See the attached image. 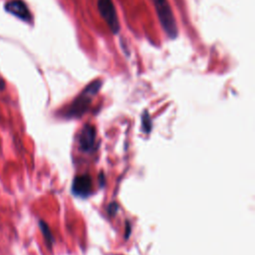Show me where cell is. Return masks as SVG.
Returning a JSON list of instances; mask_svg holds the SVG:
<instances>
[{
    "mask_svg": "<svg viewBox=\"0 0 255 255\" xmlns=\"http://www.w3.org/2000/svg\"><path fill=\"white\" fill-rule=\"evenodd\" d=\"M101 87L102 81L100 80H95L90 83L65 110L63 117L68 119H77L82 117L88 111L93 97L98 94Z\"/></svg>",
    "mask_w": 255,
    "mask_h": 255,
    "instance_id": "cell-1",
    "label": "cell"
},
{
    "mask_svg": "<svg viewBox=\"0 0 255 255\" xmlns=\"http://www.w3.org/2000/svg\"><path fill=\"white\" fill-rule=\"evenodd\" d=\"M159 23L166 35L174 39L177 36V25L173 12L167 0H152Z\"/></svg>",
    "mask_w": 255,
    "mask_h": 255,
    "instance_id": "cell-2",
    "label": "cell"
},
{
    "mask_svg": "<svg viewBox=\"0 0 255 255\" xmlns=\"http://www.w3.org/2000/svg\"><path fill=\"white\" fill-rule=\"evenodd\" d=\"M97 6L102 18L105 20L112 33L118 34L120 31V22L113 0H98Z\"/></svg>",
    "mask_w": 255,
    "mask_h": 255,
    "instance_id": "cell-3",
    "label": "cell"
},
{
    "mask_svg": "<svg viewBox=\"0 0 255 255\" xmlns=\"http://www.w3.org/2000/svg\"><path fill=\"white\" fill-rule=\"evenodd\" d=\"M79 146L80 149L84 152H93L95 151V142H96V129L92 125L86 124L79 132Z\"/></svg>",
    "mask_w": 255,
    "mask_h": 255,
    "instance_id": "cell-4",
    "label": "cell"
},
{
    "mask_svg": "<svg viewBox=\"0 0 255 255\" xmlns=\"http://www.w3.org/2000/svg\"><path fill=\"white\" fill-rule=\"evenodd\" d=\"M93 182L90 174L77 175L72 184V192L79 197H87L92 192Z\"/></svg>",
    "mask_w": 255,
    "mask_h": 255,
    "instance_id": "cell-5",
    "label": "cell"
},
{
    "mask_svg": "<svg viewBox=\"0 0 255 255\" xmlns=\"http://www.w3.org/2000/svg\"><path fill=\"white\" fill-rule=\"evenodd\" d=\"M5 10L25 22H30L32 19V14H31L28 6L22 0L8 1L5 4Z\"/></svg>",
    "mask_w": 255,
    "mask_h": 255,
    "instance_id": "cell-6",
    "label": "cell"
},
{
    "mask_svg": "<svg viewBox=\"0 0 255 255\" xmlns=\"http://www.w3.org/2000/svg\"><path fill=\"white\" fill-rule=\"evenodd\" d=\"M39 226H40L41 231H42V233H43V235H44V238H45V240H46L47 245L49 246V248H51L52 245H53V243H54V240H55V239H54V236H53V234H52V232H51L49 226H48L44 221H42V220L39 222Z\"/></svg>",
    "mask_w": 255,
    "mask_h": 255,
    "instance_id": "cell-7",
    "label": "cell"
},
{
    "mask_svg": "<svg viewBox=\"0 0 255 255\" xmlns=\"http://www.w3.org/2000/svg\"><path fill=\"white\" fill-rule=\"evenodd\" d=\"M141 124H142V129L144 132H148L151 128V120L149 118V115L147 111H144L141 117Z\"/></svg>",
    "mask_w": 255,
    "mask_h": 255,
    "instance_id": "cell-8",
    "label": "cell"
},
{
    "mask_svg": "<svg viewBox=\"0 0 255 255\" xmlns=\"http://www.w3.org/2000/svg\"><path fill=\"white\" fill-rule=\"evenodd\" d=\"M118 209H119V205L116 203V202H113L109 205L108 207V211H109V214L110 215H116V213L118 212Z\"/></svg>",
    "mask_w": 255,
    "mask_h": 255,
    "instance_id": "cell-9",
    "label": "cell"
},
{
    "mask_svg": "<svg viewBox=\"0 0 255 255\" xmlns=\"http://www.w3.org/2000/svg\"><path fill=\"white\" fill-rule=\"evenodd\" d=\"M126 233H125V235H126V239L127 238H128V236H129V233H130V224H129V222H126Z\"/></svg>",
    "mask_w": 255,
    "mask_h": 255,
    "instance_id": "cell-10",
    "label": "cell"
},
{
    "mask_svg": "<svg viewBox=\"0 0 255 255\" xmlns=\"http://www.w3.org/2000/svg\"><path fill=\"white\" fill-rule=\"evenodd\" d=\"M5 89V83H4V81L0 78V91H2V90H4Z\"/></svg>",
    "mask_w": 255,
    "mask_h": 255,
    "instance_id": "cell-11",
    "label": "cell"
}]
</instances>
